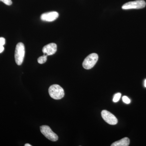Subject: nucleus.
Masks as SVG:
<instances>
[{"label": "nucleus", "mask_w": 146, "mask_h": 146, "mask_svg": "<svg viewBox=\"0 0 146 146\" xmlns=\"http://www.w3.org/2000/svg\"><path fill=\"white\" fill-rule=\"evenodd\" d=\"M121 96V93H119L115 94L113 97V102L115 103L117 102L119 100Z\"/></svg>", "instance_id": "obj_12"}, {"label": "nucleus", "mask_w": 146, "mask_h": 146, "mask_svg": "<svg viewBox=\"0 0 146 146\" xmlns=\"http://www.w3.org/2000/svg\"><path fill=\"white\" fill-rule=\"evenodd\" d=\"M1 1L7 5H11L12 4L11 0H1Z\"/></svg>", "instance_id": "obj_14"}, {"label": "nucleus", "mask_w": 146, "mask_h": 146, "mask_svg": "<svg viewBox=\"0 0 146 146\" xmlns=\"http://www.w3.org/2000/svg\"><path fill=\"white\" fill-rule=\"evenodd\" d=\"M25 146H31V145H30L29 144H26L25 145Z\"/></svg>", "instance_id": "obj_15"}, {"label": "nucleus", "mask_w": 146, "mask_h": 146, "mask_svg": "<svg viewBox=\"0 0 146 146\" xmlns=\"http://www.w3.org/2000/svg\"><path fill=\"white\" fill-rule=\"evenodd\" d=\"M130 143L129 138L125 137L119 140L114 142L111 145V146H128Z\"/></svg>", "instance_id": "obj_9"}, {"label": "nucleus", "mask_w": 146, "mask_h": 146, "mask_svg": "<svg viewBox=\"0 0 146 146\" xmlns=\"http://www.w3.org/2000/svg\"><path fill=\"white\" fill-rule=\"evenodd\" d=\"M57 51V45L55 43H50L43 47L42 52L47 56L54 54Z\"/></svg>", "instance_id": "obj_8"}, {"label": "nucleus", "mask_w": 146, "mask_h": 146, "mask_svg": "<svg viewBox=\"0 0 146 146\" xmlns=\"http://www.w3.org/2000/svg\"><path fill=\"white\" fill-rule=\"evenodd\" d=\"M122 100L123 102L126 104H129V103H130V100L126 96H124L123 97Z\"/></svg>", "instance_id": "obj_13"}, {"label": "nucleus", "mask_w": 146, "mask_h": 146, "mask_svg": "<svg viewBox=\"0 0 146 146\" xmlns=\"http://www.w3.org/2000/svg\"><path fill=\"white\" fill-rule=\"evenodd\" d=\"M40 128L41 133L50 141L55 142L58 140V136L48 126L42 125L40 127Z\"/></svg>", "instance_id": "obj_4"}, {"label": "nucleus", "mask_w": 146, "mask_h": 146, "mask_svg": "<svg viewBox=\"0 0 146 146\" xmlns=\"http://www.w3.org/2000/svg\"><path fill=\"white\" fill-rule=\"evenodd\" d=\"M59 14L56 11L47 12L42 14L41 16L42 21L46 22H52L56 20L58 17Z\"/></svg>", "instance_id": "obj_7"}, {"label": "nucleus", "mask_w": 146, "mask_h": 146, "mask_svg": "<svg viewBox=\"0 0 146 146\" xmlns=\"http://www.w3.org/2000/svg\"><path fill=\"white\" fill-rule=\"evenodd\" d=\"M47 59V55L44 54V55L42 56H40V57L38 58L37 61H38V62L39 64H43V63H46Z\"/></svg>", "instance_id": "obj_11"}, {"label": "nucleus", "mask_w": 146, "mask_h": 146, "mask_svg": "<svg viewBox=\"0 0 146 146\" xmlns=\"http://www.w3.org/2000/svg\"><path fill=\"white\" fill-rule=\"evenodd\" d=\"M145 86L146 87V79L145 81Z\"/></svg>", "instance_id": "obj_16"}, {"label": "nucleus", "mask_w": 146, "mask_h": 146, "mask_svg": "<svg viewBox=\"0 0 146 146\" xmlns=\"http://www.w3.org/2000/svg\"><path fill=\"white\" fill-rule=\"evenodd\" d=\"M146 3L144 0H137L126 3L123 5V9H140L145 7Z\"/></svg>", "instance_id": "obj_5"}, {"label": "nucleus", "mask_w": 146, "mask_h": 146, "mask_svg": "<svg viewBox=\"0 0 146 146\" xmlns=\"http://www.w3.org/2000/svg\"><path fill=\"white\" fill-rule=\"evenodd\" d=\"M98 60V56L96 53L89 54L84 60L82 66L86 70H90L95 66Z\"/></svg>", "instance_id": "obj_3"}, {"label": "nucleus", "mask_w": 146, "mask_h": 146, "mask_svg": "<svg viewBox=\"0 0 146 146\" xmlns=\"http://www.w3.org/2000/svg\"><path fill=\"white\" fill-rule=\"evenodd\" d=\"M25 47L23 43L20 42L16 45L15 52V59L16 64L18 65H22L25 57Z\"/></svg>", "instance_id": "obj_2"}, {"label": "nucleus", "mask_w": 146, "mask_h": 146, "mask_svg": "<svg viewBox=\"0 0 146 146\" xmlns=\"http://www.w3.org/2000/svg\"><path fill=\"white\" fill-rule=\"evenodd\" d=\"M49 94L50 96L55 100H60L65 95L64 90L58 84H53L49 88Z\"/></svg>", "instance_id": "obj_1"}, {"label": "nucleus", "mask_w": 146, "mask_h": 146, "mask_svg": "<svg viewBox=\"0 0 146 146\" xmlns=\"http://www.w3.org/2000/svg\"><path fill=\"white\" fill-rule=\"evenodd\" d=\"M5 43V39L3 37H0V53L3 52L4 50L3 46Z\"/></svg>", "instance_id": "obj_10"}, {"label": "nucleus", "mask_w": 146, "mask_h": 146, "mask_svg": "<svg viewBox=\"0 0 146 146\" xmlns=\"http://www.w3.org/2000/svg\"><path fill=\"white\" fill-rule=\"evenodd\" d=\"M102 116L103 119L109 124L115 125L118 123V120L115 115L106 110L102 111Z\"/></svg>", "instance_id": "obj_6"}, {"label": "nucleus", "mask_w": 146, "mask_h": 146, "mask_svg": "<svg viewBox=\"0 0 146 146\" xmlns=\"http://www.w3.org/2000/svg\"><path fill=\"white\" fill-rule=\"evenodd\" d=\"M0 1H1V0H0Z\"/></svg>", "instance_id": "obj_17"}]
</instances>
